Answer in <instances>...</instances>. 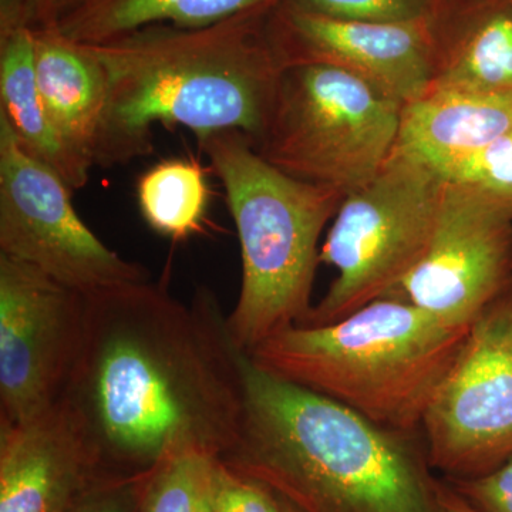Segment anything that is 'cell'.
I'll use <instances>...</instances> for the list:
<instances>
[{"label":"cell","instance_id":"1","mask_svg":"<svg viewBox=\"0 0 512 512\" xmlns=\"http://www.w3.org/2000/svg\"><path fill=\"white\" fill-rule=\"evenodd\" d=\"M242 350L214 293L191 306L151 279L86 295L82 346L62 400L106 477L173 454L220 458L244 412Z\"/></svg>","mask_w":512,"mask_h":512},{"label":"cell","instance_id":"2","mask_svg":"<svg viewBox=\"0 0 512 512\" xmlns=\"http://www.w3.org/2000/svg\"><path fill=\"white\" fill-rule=\"evenodd\" d=\"M244 412L220 457L301 512H441L439 481L409 436L286 382L242 353Z\"/></svg>","mask_w":512,"mask_h":512},{"label":"cell","instance_id":"3","mask_svg":"<svg viewBox=\"0 0 512 512\" xmlns=\"http://www.w3.org/2000/svg\"><path fill=\"white\" fill-rule=\"evenodd\" d=\"M261 10L202 28L147 26L83 45L107 86L94 165L114 167L153 153L156 123L190 128L198 141L220 131H241L252 143L261 138L284 70L259 35Z\"/></svg>","mask_w":512,"mask_h":512},{"label":"cell","instance_id":"4","mask_svg":"<svg viewBox=\"0 0 512 512\" xmlns=\"http://www.w3.org/2000/svg\"><path fill=\"white\" fill-rule=\"evenodd\" d=\"M470 328L444 325L412 303L383 298L338 322L292 326L247 355L265 372L410 437L421 429Z\"/></svg>","mask_w":512,"mask_h":512},{"label":"cell","instance_id":"5","mask_svg":"<svg viewBox=\"0 0 512 512\" xmlns=\"http://www.w3.org/2000/svg\"><path fill=\"white\" fill-rule=\"evenodd\" d=\"M198 144L220 178L238 231L241 291L227 323L235 345L247 353L305 323L319 239L345 197L279 170L241 131H220Z\"/></svg>","mask_w":512,"mask_h":512},{"label":"cell","instance_id":"6","mask_svg":"<svg viewBox=\"0 0 512 512\" xmlns=\"http://www.w3.org/2000/svg\"><path fill=\"white\" fill-rule=\"evenodd\" d=\"M402 110L345 67L293 64L282 70L271 119L254 148L284 173L346 197L392 157Z\"/></svg>","mask_w":512,"mask_h":512},{"label":"cell","instance_id":"7","mask_svg":"<svg viewBox=\"0 0 512 512\" xmlns=\"http://www.w3.org/2000/svg\"><path fill=\"white\" fill-rule=\"evenodd\" d=\"M446 184L394 151L369 184L346 195L320 249L338 276L301 326L338 322L389 298L429 249Z\"/></svg>","mask_w":512,"mask_h":512},{"label":"cell","instance_id":"8","mask_svg":"<svg viewBox=\"0 0 512 512\" xmlns=\"http://www.w3.org/2000/svg\"><path fill=\"white\" fill-rule=\"evenodd\" d=\"M72 192L20 146L0 114V254L83 295L151 279L146 266L121 258L90 231L74 210Z\"/></svg>","mask_w":512,"mask_h":512},{"label":"cell","instance_id":"9","mask_svg":"<svg viewBox=\"0 0 512 512\" xmlns=\"http://www.w3.org/2000/svg\"><path fill=\"white\" fill-rule=\"evenodd\" d=\"M421 430L431 470L448 480L483 476L512 456V296L473 323Z\"/></svg>","mask_w":512,"mask_h":512},{"label":"cell","instance_id":"10","mask_svg":"<svg viewBox=\"0 0 512 512\" xmlns=\"http://www.w3.org/2000/svg\"><path fill=\"white\" fill-rule=\"evenodd\" d=\"M86 295L0 254V426L60 403L82 346Z\"/></svg>","mask_w":512,"mask_h":512},{"label":"cell","instance_id":"11","mask_svg":"<svg viewBox=\"0 0 512 512\" xmlns=\"http://www.w3.org/2000/svg\"><path fill=\"white\" fill-rule=\"evenodd\" d=\"M511 269L512 201L447 183L429 249L389 298L470 328L500 299Z\"/></svg>","mask_w":512,"mask_h":512},{"label":"cell","instance_id":"12","mask_svg":"<svg viewBox=\"0 0 512 512\" xmlns=\"http://www.w3.org/2000/svg\"><path fill=\"white\" fill-rule=\"evenodd\" d=\"M281 22L288 46L276 56L284 69L302 63L336 64L403 107L430 89L429 59L416 22H350L291 3Z\"/></svg>","mask_w":512,"mask_h":512},{"label":"cell","instance_id":"13","mask_svg":"<svg viewBox=\"0 0 512 512\" xmlns=\"http://www.w3.org/2000/svg\"><path fill=\"white\" fill-rule=\"evenodd\" d=\"M104 477L66 403L28 423L2 426L0 512H67Z\"/></svg>","mask_w":512,"mask_h":512},{"label":"cell","instance_id":"14","mask_svg":"<svg viewBox=\"0 0 512 512\" xmlns=\"http://www.w3.org/2000/svg\"><path fill=\"white\" fill-rule=\"evenodd\" d=\"M512 131V97L436 86L402 110L397 153L441 177L451 165Z\"/></svg>","mask_w":512,"mask_h":512},{"label":"cell","instance_id":"15","mask_svg":"<svg viewBox=\"0 0 512 512\" xmlns=\"http://www.w3.org/2000/svg\"><path fill=\"white\" fill-rule=\"evenodd\" d=\"M36 82L64 144L94 165L107 104L103 70L83 45L56 28L32 29Z\"/></svg>","mask_w":512,"mask_h":512},{"label":"cell","instance_id":"16","mask_svg":"<svg viewBox=\"0 0 512 512\" xmlns=\"http://www.w3.org/2000/svg\"><path fill=\"white\" fill-rule=\"evenodd\" d=\"M0 114L20 146L55 171L70 190L89 183L93 165L63 143L40 97L32 29H20L0 40Z\"/></svg>","mask_w":512,"mask_h":512},{"label":"cell","instance_id":"17","mask_svg":"<svg viewBox=\"0 0 512 512\" xmlns=\"http://www.w3.org/2000/svg\"><path fill=\"white\" fill-rule=\"evenodd\" d=\"M272 0H76L55 28L80 45H99L153 25L202 28Z\"/></svg>","mask_w":512,"mask_h":512},{"label":"cell","instance_id":"18","mask_svg":"<svg viewBox=\"0 0 512 512\" xmlns=\"http://www.w3.org/2000/svg\"><path fill=\"white\" fill-rule=\"evenodd\" d=\"M137 198L147 224L163 237L180 241L200 231L210 188L200 165L171 158L141 175Z\"/></svg>","mask_w":512,"mask_h":512},{"label":"cell","instance_id":"19","mask_svg":"<svg viewBox=\"0 0 512 512\" xmlns=\"http://www.w3.org/2000/svg\"><path fill=\"white\" fill-rule=\"evenodd\" d=\"M437 86L512 97V5L494 10L478 25Z\"/></svg>","mask_w":512,"mask_h":512},{"label":"cell","instance_id":"20","mask_svg":"<svg viewBox=\"0 0 512 512\" xmlns=\"http://www.w3.org/2000/svg\"><path fill=\"white\" fill-rule=\"evenodd\" d=\"M217 457L173 454L151 471L140 512H210V480Z\"/></svg>","mask_w":512,"mask_h":512},{"label":"cell","instance_id":"21","mask_svg":"<svg viewBox=\"0 0 512 512\" xmlns=\"http://www.w3.org/2000/svg\"><path fill=\"white\" fill-rule=\"evenodd\" d=\"M443 178L512 201V131L451 165Z\"/></svg>","mask_w":512,"mask_h":512},{"label":"cell","instance_id":"22","mask_svg":"<svg viewBox=\"0 0 512 512\" xmlns=\"http://www.w3.org/2000/svg\"><path fill=\"white\" fill-rule=\"evenodd\" d=\"M208 501L211 512H284L274 491L235 473L220 458L212 466Z\"/></svg>","mask_w":512,"mask_h":512},{"label":"cell","instance_id":"23","mask_svg":"<svg viewBox=\"0 0 512 512\" xmlns=\"http://www.w3.org/2000/svg\"><path fill=\"white\" fill-rule=\"evenodd\" d=\"M288 3L350 22L413 23L426 9L424 0H288Z\"/></svg>","mask_w":512,"mask_h":512},{"label":"cell","instance_id":"24","mask_svg":"<svg viewBox=\"0 0 512 512\" xmlns=\"http://www.w3.org/2000/svg\"><path fill=\"white\" fill-rule=\"evenodd\" d=\"M151 471L101 478L67 512H140Z\"/></svg>","mask_w":512,"mask_h":512},{"label":"cell","instance_id":"25","mask_svg":"<svg viewBox=\"0 0 512 512\" xmlns=\"http://www.w3.org/2000/svg\"><path fill=\"white\" fill-rule=\"evenodd\" d=\"M447 483L477 512H512V456L483 476Z\"/></svg>","mask_w":512,"mask_h":512},{"label":"cell","instance_id":"26","mask_svg":"<svg viewBox=\"0 0 512 512\" xmlns=\"http://www.w3.org/2000/svg\"><path fill=\"white\" fill-rule=\"evenodd\" d=\"M76 0H30L28 28H55L63 13Z\"/></svg>","mask_w":512,"mask_h":512},{"label":"cell","instance_id":"27","mask_svg":"<svg viewBox=\"0 0 512 512\" xmlns=\"http://www.w3.org/2000/svg\"><path fill=\"white\" fill-rule=\"evenodd\" d=\"M30 0H0V40L28 28Z\"/></svg>","mask_w":512,"mask_h":512},{"label":"cell","instance_id":"28","mask_svg":"<svg viewBox=\"0 0 512 512\" xmlns=\"http://www.w3.org/2000/svg\"><path fill=\"white\" fill-rule=\"evenodd\" d=\"M439 503L441 512H477L447 481H439Z\"/></svg>","mask_w":512,"mask_h":512},{"label":"cell","instance_id":"29","mask_svg":"<svg viewBox=\"0 0 512 512\" xmlns=\"http://www.w3.org/2000/svg\"><path fill=\"white\" fill-rule=\"evenodd\" d=\"M281 498V497H279ZM282 507H284V512H301L298 508L293 507L292 504H289L288 501H285L284 498H281Z\"/></svg>","mask_w":512,"mask_h":512},{"label":"cell","instance_id":"30","mask_svg":"<svg viewBox=\"0 0 512 512\" xmlns=\"http://www.w3.org/2000/svg\"><path fill=\"white\" fill-rule=\"evenodd\" d=\"M211 512V511H210Z\"/></svg>","mask_w":512,"mask_h":512}]
</instances>
